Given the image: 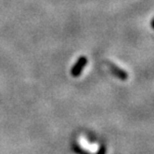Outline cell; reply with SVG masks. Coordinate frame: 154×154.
<instances>
[{
  "mask_svg": "<svg viewBox=\"0 0 154 154\" xmlns=\"http://www.w3.org/2000/svg\"><path fill=\"white\" fill-rule=\"evenodd\" d=\"M87 64V58L85 56H80L79 59L77 60V62L74 64V66L71 69V75L73 77H78L81 74L83 68L85 67V65Z\"/></svg>",
  "mask_w": 154,
  "mask_h": 154,
  "instance_id": "1",
  "label": "cell"
},
{
  "mask_svg": "<svg viewBox=\"0 0 154 154\" xmlns=\"http://www.w3.org/2000/svg\"><path fill=\"white\" fill-rule=\"evenodd\" d=\"M108 67L110 69V71L112 72L113 75H115L117 78L121 79V80H127L128 79V73L125 71V70H123L121 68H119L118 66L116 65V64L112 63V62H108Z\"/></svg>",
  "mask_w": 154,
  "mask_h": 154,
  "instance_id": "2",
  "label": "cell"
},
{
  "mask_svg": "<svg viewBox=\"0 0 154 154\" xmlns=\"http://www.w3.org/2000/svg\"><path fill=\"white\" fill-rule=\"evenodd\" d=\"M78 142L80 144V146H81L83 149H85L86 151H88L90 153H96L98 151V149H99V145H98L97 143H93V144L89 143L83 136H81L79 138Z\"/></svg>",
  "mask_w": 154,
  "mask_h": 154,
  "instance_id": "3",
  "label": "cell"
}]
</instances>
